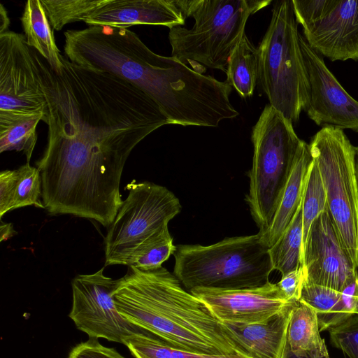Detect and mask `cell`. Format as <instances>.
Wrapping results in <instances>:
<instances>
[{
    "instance_id": "1",
    "label": "cell",
    "mask_w": 358,
    "mask_h": 358,
    "mask_svg": "<svg viewBox=\"0 0 358 358\" xmlns=\"http://www.w3.org/2000/svg\"><path fill=\"white\" fill-rule=\"evenodd\" d=\"M62 62L59 73L47 62L43 80L48 143L36 162L42 198L68 214L106 215L123 202L120 184L132 150L171 122L130 83L63 55Z\"/></svg>"
},
{
    "instance_id": "2",
    "label": "cell",
    "mask_w": 358,
    "mask_h": 358,
    "mask_svg": "<svg viewBox=\"0 0 358 358\" xmlns=\"http://www.w3.org/2000/svg\"><path fill=\"white\" fill-rule=\"evenodd\" d=\"M113 297L127 320L176 348L201 355L248 358L224 324L162 266L141 270L129 266Z\"/></svg>"
},
{
    "instance_id": "3",
    "label": "cell",
    "mask_w": 358,
    "mask_h": 358,
    "mask_svg": "<svg viewBox=\"0 0 358 358\" xmlns=\"http://www.w3.org/2000/svg\"><path fill=\"white\" fill-rule=\"evenodd\" d=\"M185 17H193L191 29H169L171 56L188 63L200 73L204 67L226 73L230 55L245 34L249 17L268 6L271 0H177Z\"/></svg>"
},
{
    "instance_id": "4",
    "label": "cell",
    "mask_w": 358,
    "mask_h": 358,
    "mask_svg": "<svg viewBox=\"0 0 358 358\" xmlns=\"http://www.w3.org/2000/svg\"><path fill=\"white\" fill-rule=\"evenodd\" d=\"M173 256V274L188 291L257 287L269 281L273 271L268 248L259 233L206 246L179 245Z\"/></svg>"
},
{
    "instance_id": "5",
    "label": "cell",
    "mask_w": 358,
    "mask_h": 358,
    "mask_svg": "<svg viewBox=\"0 0 358 358\" xmlns=\"http://www.w3.org/2000/svg\"><path fill=\"white\" fill-rule=\"evenodd\" d=\"M292 0H278L259 43L257 83L269 104L296 122L306 111L310 85Z\"/></svg>"
},
{
    "instance_id": "6",
    "label": "cell",
    "mask_w": 358,
    "mask_h": 358,
    "mask_svg": "<svg viewBox=\"0 0 358 358\" xmlns=\"http://www.w3.org/2000/svg\"><path fill=\"white\" fill-rule=\"evenodd\" d=\"M251 140L253 157L246 201L262 232L268 227L278 208L303 140L292 122L270 104L253 127Z\"/></svg>"
},
{
    "instance_id": "7",
    "label": "cell",
    "mask_w": 358,
    "mask_h": 358,
    "mask_svg": "<svg viewBox=\"0 0 358 358\" xmlns=\"http://www.w3.org/2000/svg\"><path fill=\"white\" fill-rule=\"evenodd\" d=\"M310 151L327 196L330 215L341 241L358 268V191L354 148L343 129L326 126L312 138Z\"/></svg>"
},
{
    "instance_id": "8",
    "label": "cell",
    "mask_w": 358,
    "mask_h": 358,
    "mask_svg": "<svg viewBox=\"0 0 358 358\" xmlns=\"http://www.w3.org/2000/svg\"><path fill=\"white\" fill-rule=\"evenodd\" d=\"M166 187L149 182L132 184L105 237V266L126 265L135 250L168 227L181 210Z\"/></svg>"
},
{
    "instance_id": "9",
    "label": "cell",
    "mask_w": 358,
    "mask_h": 358,
    "mask_svg": "<svg viewBox=\"0 0 358 358\" xmlns=\"http://www.w3.org/2000/svg\"><path fill=\"white\" fill-rule=\"evenodd\" d=\"M46 66L24 35L10 30L0 34V113H43L46 118Z\"/></svg>"
},
{
    "instance_id": "10",
    "label": "cell",
    "mask_w": 358,
    "mask_h": 358,
    "mask_svg": "<svg viewBox=\"0 0 358 358\" xmlns=\"http://www.w3.org/2000/svg\"><path fill=\"white\" fill-rule=\"evenodd\" d=\"M103 269L92 274L78 275L73 280V303L69 316L77 329L89 338H102L124 344L126 337L144 330L119 313L113 297L118 280L105 276Z\"/></svg>"
},
{
    "instance_id": "11",
    "label": "cell",
    "mask_w": 358,
    "mask_h": 358,
    "mask_svg": "<svg viewBox=\"0 0 358 358\" xmlns=\"http://www.w3.org/2000/svg\"><path fill=\"white\" fill-rule=\"evenodd\" d=\"M301 266L305 280L340 292L358 275L327 206L310 226Z\"/></svg>"
},
{
    "instance_id": "12",
    "label": "cell",
    "mask_w": 358,
    "mask_h": 358,
    "mask_svg": "<svg viewBox=\"0 0 358 358\" xmlns=\"http://www.w3.org/2000/svg\"><path fill=\"white\" fill-rule=\"evenodd\" d=\"M301 47L310 85L308 117L318 126L358 132V101L350 95L326 66L320 54L300 34Z\"/></svg>"
},
{
    "instance_id": "13",
    "label": "cell",
    "mask_w": 358,
    "mask_h": 358,
    "mask_svg": "<svg viewBox=\"0 0 358 358\" xmlns=\"http://www.w3.org/2000/svg\"><path fill=\"white\" fill-rule=\"evenodd\" d=\"M189 292L222 323H262L294 303L286 300L277 284L270 281L254 288L234 290L198 288Z\"/></svg>"
},
{
    "instance_id": "14",
    "label": "cell",
    "mask_w": 358,
    "mask_h": 358,
    "mask_svg": "<svg viewBox=\"0 0 358 358\" xmlns=\"http://www.w3.org/2000/svg\"><path fill=\"white\" fill-rule=\"evenodd\" d=\"M303 36L315 51L332 62L358 61V0H333Z\"/></svg>"
},
{
    "instance_id": "15",
    "label": "cell",
    "mask_w": 358,
    "mask_h": 358,
    "mask_svg": "<svg viewBox=\"0 0 358 358\" xmlns=\"http://www.w3.org/2000/svg\"><path fill=\"white\" fill-rule=\"evenodd\" d=\"M185 18L177 0H103L85 23L124 29L136 24L171 29L183 25Z\"/></svg>"
},
{
    "instance_id": "16",
    "label": "cell",
    "mask_w": 358,
    "mask_h": 358,
    "mask_svg": "<svg viewBox=\"0 0 358 358\" xmlns=\"http://www.w3.org/2000/svg\"><path fill=\"white\" fill-rule=\"evenodd\" d=\"M294 303L262 323L223 324L248 358H288V329Z\"/></svg>"
},
{
    "instance_id": "17",
    "label": "cell",
    "mask_w": 358,
    "mask_h": 358,
    "mask_svg": "<svg viewBox=\"0 0 358 358\" xmlns=\"http://www.w3.org/2000/svg\"><path fill=\"white\" fill-rule=\"evenodd\" d=\"M312 161L309 145L303 141L295 165L271 222L265 231L258 232L262 243L268 249L282 236L301 203L305 180Z\"/></svg>"
},
{
    "instance_id": "18",
    "label": "cell",
    "mask_w": 358,
    "mask_h": 358,
    "mask_svg": "<svg viewBox=\"0 0 358 358\" xmlns=\"http://www.w3.org/2000/svg\"><path fill=\"white\" fill-rule=\"evenodd\" d=\"M20 20L27 44L48 62L52 71L59 73L62 65V55L41 1H27Z\"/></svg>"
},
{
    "instance_id": "19",
    "label": "cell",
    "mask_w": 358,
    "mask_h": 358,
    "mask_svg": "<svg viewBox=\"0 0 358 358\" xmlns=\"http://www.w3.org/2000/svg\"><path fill=\"white\" fill-rule=\"evenodd\" d=\"M288 345L292 354L303 357L319 353L329 357L325 341L322 338L315 311L306 303L295 302L288 329Z\"/></svg>"
},
{
    "instance_id": "20",
    "label": "cell",
    "mask_w": 358,
    "mask_h": 358,
    "mask_svg": "<svg viewBox=\"0 0 358 358\" xmlns=\"http://www.w3.org/2000/svg\"><path fill=\"white\" fill-rule=\"evenodd\" d=\"M45 119L43 113H0V152L22 151L29 163L37 141L36 127Z\"/></svg>"
},
{
    "instance_id": "21",
    "label": "cell",
    "mask_w": 358,
    "mask_h": 358,
    "mask_svg": "<svg viewBox=\"0 0 358 358\" xmlns=\"http://www.w3.org/2000/svg\"><path fill=\"white\" fill-rule=\"evenodd\" d=\"M259 55L245 34L229 56L227 66V82L240 96H251L258 80Z\"/></svg>"
},
{
    "instance_id": "22",
    "label": "cell",
    "mask_w": 358,
    "mask_h": 358,
    "mask_svg": "<svg viewBox=\"0 0 358 358\" xmlns=\"http://www.w3.org/2000/svg\"><path fill=\"white\" fill-rule=\"evenodd\" d=\"M299 301L315 311L320 332L327 331L352 316L342 299L341 292L305 278Z\"/></svg>"
},
{
    "instance_id": "23",
    "label": "cell",
    "mask_w": 358,
    "mask_h": 358,
    "mask_svg": "<svg viewBox=\"0 0 358 358\" xmlns=\"http://www.w3.org/2000/svg\"><path fill=\"white\" fill-rule=\"evenodd\" d=\"M303 244L302 201L278 241L268 249L273 270L282 276L301 266Z\"/></svg>"
},
{
    "instance_id": "24",
    "label": "cell",
    "mask_w": 358,
    "mask_h": 358,
    "mask_svg": "<svg viewBox=\"0 0 358 358\" xmlns=\"http://www.w3.org/2000/svg\"><path fill=\"white\" fill-rule=\"evenodd\" d=\"M124 345L136 358H238L190 353L173 347L145 330L126 337L124 339Z\"/></svg>"
},
{
    "instance_id": "25",
    "label": "cell",
    "mask_w": 358,
    "mask_h": 358,
    "mask_svg": "<svg viewBox=\"0 0 358 358\" xmlns=\"http://www.w3.org/2000/svg\"><path fill=\"white\" fill-rule=\"evenodd\" d=\"M176 250V246L166 227L141 244L132 254L127 266L141 270L158 268Z\"/></svg>"
},
{
    "instance_id": "26",
    "label": "cell",
    "mask_w": 358,
    "mask_h": 358,
    "mask_svg": "<svg viewBox=\"0 0 358 358\" xmlns=\"http://www.w3.org/2000/svg\"><path fill=\"white\" fill-rule=\"evenodd\" d=\"M327 206L324 187L317 166L313 159L306 175L302 197V253L312 223L325 210Z\"/></svg>"
},
{
    "instance_id": "27",
    "label": "cell",
    "mask_w": 358,
    "mask_h": 358,
    "mask_svg": "<svg viewBox=\"0 0 358 358\" xmlns=\"http://www.w3.org/2000/svg\"><path fill=\"white\" fill-rule=\"evenodd\" d=\"M53 29L60 31L65 25L84 22L103 0H40Z\"/></svg>"
},
{
    "instance_id": "28",
    "label": "cell",
    "mask_w": 358,
    "mask_h": 358,
    "mask_svg": "<svg viewBox=\"0 0 358 358\" xmlns=\"http://www.w3.org/2000/svg\"><path fill=\"white\" fill-rule=\"evenodd\" d=\"M17 172L13 210L27 206L44 208L41 199L42 181L38 169L27 162L17 169Z\"/></svg>"
},
{
    "instance_id": "29",
    "label": "cell",
    "mask_w": 358,
    "mask_h": 358,
    "mask_svg": "<svg viewBox=\"0 0 358 358\" xmlns=\"http://www.w3.org/2000/svg\"><path fill=\"white\" fill-rule=\"evenodd\" d=\"M327 331L335 348L348 358H358V313Z\"/></svg>"
},
{
    "instance_id": "30",
    "label": "cell",
    "mask_w": 358,
    "mask_h": 358,
    "mask_svg": "<svg viewBox=\"0 0 358 358\" xmlns=\"http://www.w3.org/2000/svg\"><path fill=\"white\" fill-rule=\"evenodd\" d=\"M292 1L297 23L307 31L327 12L333 0Z\"/></svg>"
},
{
    "instance_id": "31",
    "label": "cell",
    "mask_w": 358,
    "mask_h": 358,
    "mask_svg": "<svg viewBox=\"0 0 358 358\" xmlns=\"http://www.w3.org/2000/svg\"><path fill=\"white\" fill-rule=\"evenodd\" d=\"M68 358H125L115 349L105 347L97 338H90L88 341L75 346Z\"/></svg>"
},
{
    "instance_id": "32",
    "label": "cell",
    "mask_w": 358,
    "mask_h": 358,
    "mask_svg": "<svg viewBox=\"0 0 358 358\" xmlns=\"http://www.w3.org/2000/svg\"><path fill=\"white\" fill-rule=\"evenodd\" d=\"M304 278L303 268L300 266L296 270L282 276L276 284L286 300L295 302L300 299Z\"/></svg>"
},
{
    "instance_id": "33",
    "label": "cell",
    "mask_w": 358,
    "mask_h": 358,
    "mask_svg": "<svg viewBox=\"0 0 358 358\" xmlns=\"http://www.w3.org/2000/svg\"><path fill=\"white\" fill-rule=\"evenodd\" d=\"M17 178L16 170H5L0 173V217L13 210L15 189Z\"/></svg>"
},
{
    "instance_id": "34",
    "label": "cell",
    "mask_w": 358,
    "mask_h": 358,
    "mask_svg": "<svg viewBox=\"0 0 358 358\" xmlns=\"http://www.w3.org/2000/svg\"><path fill=\"white\" fill-rule=\"evenodd\" d=\"M17 234V231L13 229V224L3 223L1 221L0 226V241H6Z\"/></svg>"
},
{
    "instance_id": "35",
    "label": "cell",
    "mask_w": 358,
    "mask_h": 358,
    "mask_svg": "<svg viewBox=\"0 0 358 358\" xmlns=\"http://www.w3.org/2000/svg\"><path fill=\"white\" fill-rule=\"evenodd\" d=\"M10 23L6 9L2 3H0V34L9 30Z\"/></svg>"
},
{
    "instance_id": "36",
    "label": "cell",
    "mask_w": 358,
    "mask_h": 358,
    "mask_svg": "<svg viewBox=\"0 0 358 358\" xmlns=\"http://www.w3.org/2000/svg\"><path fill=\"white\" fill-rule=\"evenodd\" d=\"M354 169L358 191V146L354 148Z\"/></svg>"
},
{
    "instance_id": "37",
    "label": "cell",
    "mask_w": 358,
    "mask_h": 358,
    "mask_svg": "<svg viewBox=\"0 0 358 358\" xmlns=\"http://www.w3.org/2000/svg\"><path fill=\"white\" fill-rule=\"evenodd\" d=\"M288 358H324L323 356L320 355L319 353H309L303 357H296L292 354L290 351L289 352Z\"/></svg>"
},
{
    "instance_id": "38",
    "label": "cell",
    "mask_w": 358,
    "mask_h": 358,
    "mask_svg": "<svg viewBox=\"0 0 358 358\" xmlns=\"http://www.w3.org/2000/svg\"><path fill=\"white\" fill-rule=\"evenodd\" d=\"M327 358H330V357H327Z\"/></svg>"
}]
</instances>
